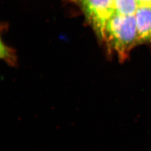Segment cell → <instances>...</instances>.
<instances>
[{"mask_svg":"<svg viewBox=\"0 0 151 151\" xmlns=\"http://www.w3.org/2000/svg\"><path fill=\"white\" fill-rule=\"evenodd\" d=\"M88 21L96 35L104 41L105 29L115 15L114 0H78Z\"/></svg>","mask_w":151,"mask_h":151,"instance_id":"2","label":"cell"},{"mask_svg":"<svg viewBox=\"0 0 151 151\" xmlns=\"http://www.w3.org/2000/svg\"><path fill=\"white\" fill-rule=\"evenodd\" d=\"M138 43L151 42V8L138 7L135 14Z\"/></svg>","mask_w":151,"mask_h":151,"instance_id":"3","label":"cell"},{"mask_svg":"<svg viewBox=\"0 0 151 151\" xmlns=\"http://www.w3.org/2000/svg\"><path fill=\"white\" fill-rule=\"evenodd\" d=\"M115 13L122 15H135L138 8L136 0H114Z\"/></svg>","mask_w":151,"mask_h":151,"instance_id":"4","label":"cell"},{"mask_svg":"<svg viewBox=\"0 0 151 151\" xmlns=\"http://www.w3.org/2000/svg\"><path fill=\"white\" fill-rule=\"evenodd\" d=\"M9 55L7 47L4 45L0 38V59H5Z\"/></svg>","mask_w":151,"mask_h":151,"instance_id":"5","label":"cell"},{"mask_svg":"<svg viewBox=\"0 0 151 151\" xmlns=\"http://www.w3.org/2000/svg\"><path fill=\"white\" fill-rule=\"evenodd\" d=\"M138 7H146L151 8V0H136Z\"/></svg>","mask_w":151,"mask_h":151,"instance_id":"6","label":"cell"},{"mask_svg":"<svg viewBox=\"0 0 151 151\" xmlns=\"http://www.w3.org/2000/svg\"><path fill=\"white\" fill-rule=\"evenodd\" d=\"M104 41L120 59L125 58L132 49L139 44L135 15L115 13L107 23Z\"/></svg>","mask_w":151,"mask_h":151,"instance_id":"1","label":"cell"}]
</instances>
